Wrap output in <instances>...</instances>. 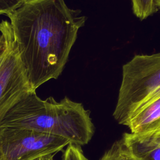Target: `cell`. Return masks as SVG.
I'll return each mask as SVG.
<instances>
[{
	"instance_id": "cell-4",
	"label": "cell",
	"mask_w": 160,
	"mask_h": 160,
	"mask_svg": "<svg viewBox=\"0 0 160 160\" xmlns=\"http://www.w3.org/2000/svg\"><path fill=\"white\" fill-rule=\"evenodd\" d=\"M21 63L9 21L0 22V122L7 112L32 91Z\"/></svg>"
},
{
	"instance_id": "cell-8",
	"label": "cell",
	"mask_w": 160,
	"mask_h": 160,
	"mask_svg": "<svg viewBox=\"0 0 160 160\" xmlns=\"http://www.w3.org/2000/svg\"><path fill=\"white\" fill-rule=\"evenodd\" d=\"M99 160H138L129 151L122 139L116 141Z\"/></svg>"
},
{
	"instance_id": "cell-13",
	"label": "cell",
	"mask_w": 160,
	"mask_h": 160,
	"mask_svg": "<svg viewBox=\"0 0 160 160\" xmlns=\"http://www.w3.org/2000/svg\"><path fill=\"white\" fill-rule=\"evenodd\" d=\"M155 1V4L158 9H160V0H154Z\"/></svg>"
},
{
	"instance_id": "cell-12",
	"label": "cell",
	"mask_w": 160,
	"mask_h": 160,
	"mask_svg": "<svg viewBox=\"0 0 160 160\" xmlns=\"http://www.w3.org/2000/svg\"><path fill=\"white\" fill-rule=\"evenodd\" d=\"M53 156H54V155H49V156L39 158L36 160H54Z\"/></svg>"
},
{
	"instance_id": "cell-14",
	"label": "cell",
	"mask_w": 160,
	"mask_h": 160,
	"mask_svg": "<svg viewBox=\"0 0 160 160\" xmlns=\"http://www.w3.org/2000/svg\"><path fill=\"white\" fill-rule=\"evenodd\" d=\"M154 132L156 133V134L157 137L158 138V139H159V141H160V131H157V132Z\"/></svg>"
},
{
	"instance_id": "cell-2",
	"label": "cell",
	"mask_w": 160,
	"mask_h": 160,
	"mask_svg": "<svg viewBox=\"0 0 160 160\" xmlns=\"http://www.w3.org/2000/svg\"><path fill=\"white\" fill-rule=\"evenodd\" d=\"M26 128L67 139L71 143L86 145L92 139L94 126L89 111L82 103L68 97L60 101L42 99L32 91L5 115L0 128Z\"/></svg>"
},
{
	"instance_id": "cell-7",
	"label": "cell",
	"mask_w": 160,
	"mask_h": 160,
	"mask_svg": "<svg viewBox=\"0 0 160 160\" xmlns=\"http://www.w3.org/2000/svg\"><path fill=\"white\" fill-rule=\"evenodd\" d=\"M122 139L138 160H160V141L155 132L126 133Z\"/></svg>"
},
{
	"instance_id": "cell-6",
	"label": "cell",
	"mask_w": 160,
	"mask_h": 160,
	"mask_svg": "<svg viewBox=\"0 0 160 160\" xmlns=\"http://www.w3.org/2000/svg\"><path fill=\"white\" fill-rule=\"evenodd\" d=\"M131 132L145 134L160 131V94L146 102L129 116L126 125Z\"/></svg>"
},
{
	"instance_id": "cell-10",
	"label": "cell",
	"mask_w": 160,
	"mask_h": 160,
	"mask_svg": "<svg viewBox=\"0 0 160 160\" xmlns=\"http://www.w3.org/2000/svg\"><path fill=\"white\" fill-rule=\"evenodd\" d=\"M61 160H88L84 156L81 146L70 143L63 152Z\"/></svg>"
},
{
	"instance_id": "cell-1",
	"label": "cell",
	"mask_w": 160,
	"mask_h": 160,
	"mask_svg": "<svg viewBox=\"0 0 160 160\" xmlns=\"http://www.w3.org/2000/svg\"><path fill=\"white\" fill-rule=\"evenodd\" d=\"M64 0H25L6 16L31 90L62 73L86 17Z\"/></svg>"
},
{
	"instance_id": "cell-11",
	"label": "cell",
	"mask_w": 160,
	"mask_h": 160,
	"mask_svg": "<svg viewBox=\"0 0 160 160\" xmlns=\"http://www.w3.org/2000/svg\"><path fill=\"white\" fill-rule=\"evenodd\" d=\"M25 0H0V15H7L20 6Z\"/></svg>"
},
{
	"instance_id": "cell-3",
	"label": "cell",
	"mask_w": 160,
	"mask_h": 160,
	"mask_svg": "<svg viewBox=\"0 0 160 160\" xmlns=\"http://www.w3.org/2000/svg\"><path fill=\"white\" fill-rule=\"evenodd\" d=\"M159 94L160 52L134 56L122 66L114 119L126 126L134 110Z\"/></svg>"
},
{
	"instance_id": "cell-9",
	"label": "cell",
	"mask_w": 160,
	"mask_h": 160,
	"mask_svg": "<svg viewBox=\"0 0 160 160\" xmlns=\"http://www.w3.org/2000/svg\"><path fill=\"white\" fill-rule=\"evenodd\" d=\"M134 14L140 20H144L158 10L154 0H131Z\"/></svg>"
},
{
	"instance_id": "cell-5",
	"label": "cell",
	"mask_w": 160,
	"mask_h": 160,
	"mask_svg": "<svg viewBox=\"0 0 160 160\" xmlns=\"http://www.w3.org/2000/svg\"><path fill=\"white\" fill-rule=\"evenodd\" d=\"M66 138L26 128H0V160H36L70 144Z\"/></svg>"
}]
</instances>
